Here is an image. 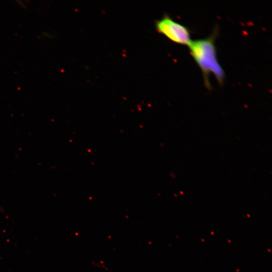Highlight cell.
Instances as JSON below:
<instances>
[{
  "label": "cell",
  "instance_id": "obj_1",
  "mask_svg": "<svg viewBox=\"0 0 272 272\" xmlns=\"http://www.w3.org/2000/svg\"><path fill=\"white\" fill-rule=\"evenodd\" d=\"M190 52L206 78L212 74L222 84L225 77L224 71L217 57V53L213 37L191 40L188 45Z\"/></svg>",
  "mask_w": 272,
  "mask_h": 272
},
{
  "label": "cell",
  "instance_id": "obj_2",
  "mask_svg": "<svg viewBox=\"0 0 272 272\" xmlns=\"http://www.w3.org/2000/svg\"><path fill=\"white\" fill-rule=\"evenodd\" d=\"M156 27L159 32L175 43L188 45L191 41L188 29L169 17L157 21Z\"/></svg>",
  "mask_w": 272,
  "mask_h": 272
}]
</instances>
